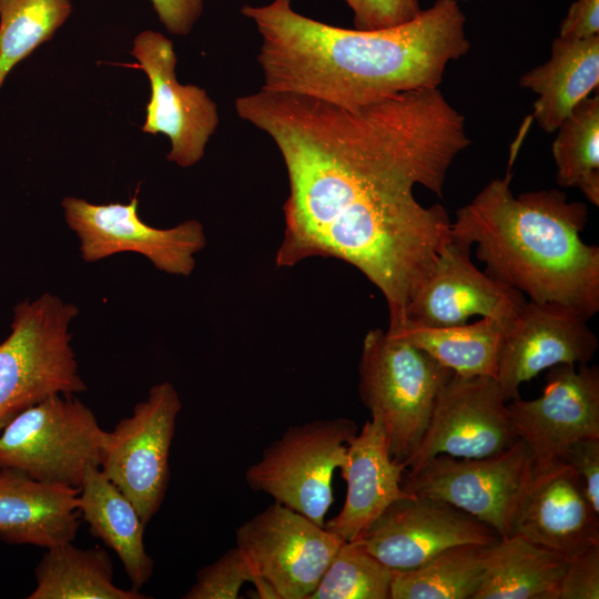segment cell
<instances>
[{
	"label": "cell",
	"mask_w": 599,
	"mask_h": 599,
	"mask_svg": "<svg viewBox=\"0 0 599 599\" xmlns=\"http://www.w3.org/2000/svg\"><path fill=\"white\" fill-rule=\"evenodd\" d=\"M235 111L274 141L286 167L282 268L374 252L403 222L415 185L443 196L470 143L464 116L438 88L355 110L261 89L237 98Z\"/></svg>",
	"instance_id": "cell-1"
},
{
	"label": "cell",
	"mask_w": 599,
	"mask_h": 599,
	"mask_svg": "<svg viewBox=\"0 0 599 599\" xmlns=\"http://www.w3.org/2000/svg\"><path fill=\"white\" fill-rule=\"evenodd\" d=\"M241 12L261 35L262 89L349 110L438 88L447 64L470 49L457 0H436L406 23L368 31L305 17L292 0L245 4Z\"/></svg>",
	"instance_id": "cell-2"
},
{
	"label": "cell",
	"mask_w": 599,
	"mask_h": 599,
	"mask_svg": "<svg viewBox=\"0 0 599 599\" xmlns=\"http://www.w3.org/2000/svg\"><path fill=\"white\" fill-rule=\"evenodd\" d=\"M511 175L489 182L451 221V241L471 247L485 273L534 302H556L588 321L599 311V247L580 233L582 202L558 190L515 196Z\"/></svg>",
	"instance_id": "cell-3"
},
{
	"label": "cell",
	"mask_w": 599,
	"mask_h": 599,
	"mask_svg": "<svg viewBox=\"0 0 599 599\" xmlns=\"http://www.w3.org/2000/svg\"><path fill=\"white\" fill-rule=\"evenodd\" d=\"M78 314L74 304L50 293L14 306L11 332L0 343V433L51 395L87 389L69 331Z\"/></svg>",
	"instance_id": "cell-4"
},
{
	"label": "cell",
	"mask_w": 599,
	"mask_h": 599,
	"mask_svg": "<svg viewBox=\"0 0 599 599\" xmlns=\"http://www.w3.org/2000/svg\"><path fill=\"white\" fill-rule=\"evenodd\" d=\"M451 374L426 352L387 331L375 328L365 335L358 393L370 418L382 424L395 460L406 463L418 447L437 394Z\"/></svg>",
	"instance_id": "cell-5"
},
{
	"label": "cell",
	"mask_w": 599,
	"mask_h": 599,
	"mask_svg": "<svg viewBox=\"0 0 599 599\" xmlns=\"http://www.w3.org/2000/svg\"><path fill=\"white\" fill-rule=\"evenodd\" d=\"M357 432V424L347 417L291 426L247 467L245 481L324 526L334 500L333 474L344 466L347 445Z\"/></svg>",
	"instance_id": "cell-6"
},
{
	"label": "cell",
	"mask_w": 599,
	"mask_h": 599,
	"mask_svg": "<svg viewBox=\"0 0 599 599\" xmlns=\"http://www.w3.org/2000/svg\"><path fill=\"white\" fill-rule=\"evenodd\" d=\"M103 434L94 413L75 395H51L1 430L0 469L79 488L87 469L100 467Z\"/></svg>",
	"instance_id": "cell-7"
},
{
	"label": "cell",
	"mask_w": 599,
	"mask_h": 599,
	"mask_svg": "<svg viewBox=\"0 0 599 599\" xmlns=\"http://www.w3.org/2000/svg\"><path fill=\"white\" fill-rule=\"evenodd\" d=\"M534 469L530 449L518 439L508 449L487 457L437 455L407 468L402 486L414 496L446 501L506 537L512 532Z\"/></svg>",
	"instance_id": "cell-8"
},
{
	"label": "cell",
	"mask_w": 599,
	"mask_h": 599,
	"mask_svg": "<svg viewBox=\"0 0 599 599\" xmlns=\"http://www.w3.org/2000/svg\"><path fill=\"white\" fill-rule=\"evenodd\" d=\"M182 403L175 387H151L130 417L103 434L100 469L130 499L146 526L165 497L169 456Z\"/></svg>",
	"instance_id": "cell-9"
},
{
	"label": "cell",
	"mask_w": 599,
	"mask_h": 599,
	"mask_svg": "<svg viewBox=\"0 0 599 599\" xmlns=\"http://www.w3.org/2000/svg\"><path fill=\"white\" fill-rule=\"evenodd\" d=\"M139 190L140 185L126 204H93L75 196L62 200L64 220L79 238L82 260L93 263L116 253L134 252L161 272L190 276L196 265L195 255L206 244L202 223L186 220L169 229L144 223L139 216Z\"/></svg>",
	"instance_id": "cell-10"
},
{
	"label": "cell",
	"mask_w": 599,
	"mask_h": 599,
	"mask_svg": "<svg viewBox=\"0 0 599 599\" xmlns=\"http://www.w3.org/2000/svg\"><path fill=\"white\" fill-rule=\"evenodd\" d=\"M236 547L280 599H308L344 542L336 534L274 501L235 531Z\"/></svg>",
	"instance_id": "cell-11"
},
{
	"label": "cell",
	"mask_w": 599,
	"mask_h": 599,
	"mask_svg": "<svg viewBox=\"0 0 599 599\" xmlns=\"http://www.w3.org/2000/svg\"><path fill=\"white\" fill-rule=\"evenodd\" d=\"M518 439L496 377L453 373L440 387L423 438L405 464L415 467L440 454L493 456Z\"/></svg>",
	"instance_id": "cell-12"
},
{
	"label": "cell",
	"mask_w": 599,
	"mask_h": 599,
	"mask_svg": "<svg viewBox=\"0 0 599 599\" xmlns=\"http://www.w3.org/2000/svg\"><path fill=\"white\" fill-rule=\"evenodd\" d=\"M131 54L149 78L151 97L142 131L163 133L171 141L166 159L181 167L196 164L220 122L217 106L206 91L181 84L175 74L176 55L171 40L146 30L136 35Z\"/></svg>",
	"instance_id": "cell-13"
},
{
	"label": "cell",
	"mask_w": 599,
	"mask_h": 599,
	"mask_svg": "<svg viewBox=\"0 0 599 599\" xmlns=\"http://www.w3.org/2000/svg\"><path fill=\"white\" fill-rule=\"evenodd\" d=\"M507 407L535 464L561 459L571 444L599 438V369L587 364L550 367L539 397H517Z\"/></svg>",
	"instance_id": "cell-14"
},
{
	"label": "cell",
	"mask_w": 599,
	"mask_h": 599,
	"mask_svg": "<svg viewBox=\"0 0 599 599\" xmlns=\"http://www.w3.org/2000/svg\"><path fill=\"white\" fill-rule=\"evenodd\" d=\"M498 539L494 529L457 507L413 496L388 506L355 540L394 571H408L453 546Z\"/></svg>",
	"instance_id": "cell-15"
},
{
	"label": "cell",
	"mask_w": 599,
	"mask_h": 599,
	"mask_svg": "<svg viewBox=\"0 0 599 599\" xmlns=\"http://www.w3.org/2000/svg\"><path fill=\"white\" fill-rule=\"evenodd\" d=\"M578 311L556 302L525 301L505 328L496 379L506 402L519 386L559 364H588L598 338Z\"/></svg>",
	"instance_id": "cell-16"
},
{
	"label": "cell",
	"mask_w": 599,
	"mask_h": 599,
	"mask_svg": "<svg viewBox=\"0 0 599 599\" xmlns=\"http://www.w3.org/2000/svg\"><path fill=\"white\" fill-rule=\"evenodd\" d=\"M525 301L519 291L479 271L470 261V247L450 241L412 295L404 322L449 327L479 315L506 328Z\"/></svg>",
	"instance_id": "cell-17"
},
{
	"label": "cell",
	"mask_w": 599,
	"mask_h": 599,
	"mask_svg": "<svg viewBox=\"0 0 599 599\" xmlns=\"http://www.w3.org/2000/svg\"><path fill=\"white\" fill-rule=\"evenodd\" d=\"M512 534H518L569 560L599 545V512L583 485L562 459L535 464L519 502Z\"/></svg>",
	"instance_id": "cell-18"
},
{
	"label": "cell",
	"mask_w": 599,
	"mask_h": 599,
	"mask_svg": "<svg viewBox=\"0 0 599 599\" xmlns=\"http://www.w3.org/2000/svg\"><path fill=\"white\" fill-rule=\"evenodd\" d=\"M406 469L392 457L382 424L367 420L349 440L341 468L347 486L343 507L324 527L344 541L357 539L388 506L414 496L402 486Z\"/></svg>",
	"instance_id": "cell-19"
},
{
	"label": "cell",
	"mask_w": 599,
	"mask_h": 599,
	"mask_svg": "<svg viewBox=\"0 0 599 599\" xmlns=\"http://www.w3.org/2000/svg\"><path fill=\"white\" fill-rule=\"evenodd\" d=\"M80 488L0 469V540L45 549L71 542L80 527Z\"/></svg>",
	"instance_id": "cell-20"
},
{
	"label": "cell",
	"mask_w": 599,
	"mask_h": 599,
	"mask_svg": "<svg viewBox=\"0 0 599 599\" xmlns=\"http://www.w3.org/2000/svg\"><path fill=\"white\" fill-rule=\"evenodd\" d=\"M520 85L537 94L532 118L539 128L555 132L572 109L599 84V35L558 37L547 62L521 75Z\"/></svg>",
	"instance_id": "cell-21"
},
{
	"label": "cell",
	"mask_w": 599,
	"mask_h": 599,
	"mask_svg": "<svg viewBox=\"0 0 599 599\" xmlns=\"http://www.w3.org/2000/svg\"><path fill=\"white\" fill-rule=\"evenodd\" d=\"M79 488L80 516L91 535L116 554L132 588L140 589L151 578L154 560L146 552L145 525L134 505L100 467H89Z\"/></svg>",
	"instance_id": "cell-22"
},
{
	"label": "cell",
	"mask_w": 599,
	"mask_h": 599,
	"mask_svg": "<svg viewBox=\"0 0 599 599\" xmlns=\"http://www.w3.org/2000/svg\"><path fill=\"white\" fill-rule=\"evenodd\" d=\"M568 560L521 535L489 547L483 583L473 599H559Z\"/></svg>",
	"instance_id": "cell-23"
},
{
	"label": "cell",
	"mask_w": 599,
	"mask_h": 599,
	"mask_svg": "<svg viewBox=\"0 0 599 599\" xmlns=\"http://www.w3.org/2000/svg\"><path fill=\"white\" fill-rule=\"evenodd\" d=\"M35 588L29 599H144L139 589L119 588L108 552L65 542L48 548L35 567Z\"/></svg>",
	"instance_id": "cell-24"
},
{
	"label": "cell",
	"mask_w": 599,
	"mask_h": 599,
	"mask_svg": "<svg viewBox=\"0 0 599 599\" xmlns=\"http://www.w3.org/2000/svg\"><path fill=\"white\" fill-rule=\"evenodd\" d=\"M387 332L426 352L456 375H497L505 328L494 318L481 317L473 324L449 327L403 322Z\"/></svg>",
	"instance_id": "cell-25"
},
{
	"label": "cell",
	"mask_w": 599,
	"mask_h": 599,
	"mask_svg": "<svg viewBox=\"0 0 599 599\" xmlns=\"http://www.w3.org/2000/svg\"><path fill=\"white\" fill-rule=\"evenodd\" d=\"M490 546L456 545L416 569L395 571L390 599H473L483 583Z\"/></svg>",
	"instance_id": "cell-26"
},
{
	"label": "cell",
	"mask_w": 599,
	"mask_h": 599,
	"mask_svg": "<svg viewBox=\"0 0 599 599\" xmlns=\"http://www.w3.org/2000/svg\"><path fill=\"white\" fill-rule=\"evenodd\" d=\"M552 155L560 186L578 187L599 204V94L580 101L560 123Z\"/></svg>",
	"instance_id": "cell-27"
},
{
	"label": "cell",
	"mask_w": 599,
	"mask_h": 599,
	"mask_svg": "<svg viewBox=\"0 0 599 599\" xmlns=\"http://www.w3.org/2000/svg\"><path fill=\"white\" fill-rule=\"evenodd\" d=\"M71 11L70 0H0V88L19 62L53 37Z\"/></svg>",
	"instance_id": "cell-28"
},
{
	"label": "cell",
	"mask_w": 599,
	"mask_h": 599,
	"mask_svg": "<svg viewBox=\"0 0 599 599\" xmlns=\"http://www.w3.org/2000/svg\"><path fill=\"white\" fill-rule=\"evenodd\" d=\"M394 575L359 541H344L308 599H390Z\"/></svg>",
	"instance_id": "cell-29"
},
{
	"label": "cell",
	"mask_w": 599,
	"mask_h": 599,
	"mask_svg": "<svg viewBox=\"0 0 599 599\" xmlns=\"http://www.w3.org/2000/svg\"><path fill=\"white\" fill-rule=\"evenodd\" d=\"M257 578L246 556L235 546L211 565L201 568L195 583L183 598L235 599L244 583L254 582Z\"/></svg>",
	"instance_id": "cell-30"
},
{
	"label": "cell",
	"mask_w": 599,
	"mask_h": 599,
	"mask_svg": "<svg viewBox=\"0 0 599 599\" xmlns=\"http://www.w3.org/2000/svg\"><path fill=\"white\" fill-rule=\"evenodd\" d=\"M353 11L357 30H379L415 19L420 12L419 0H344Z\"/></svg>",
	"instance_id": "cell-31"
},
{
	"label": "cell",
	"mask_w": 599,
	"mask_h": 599,
	"mask_svg": "<svg viewBox=\"0 0 599 599\" xmlns=\"http://www.w3.org/2000/svg\"><path fill=\"white\" fill-rule=\"evenodd\" d=\"M599 598V545H593L568 560L559 599Z\"/></svg>",
	"instance_id": "cell-32"
},
{
	"label": "cell",
	"mask_w": 599,
	"mask_h": 599,
	"mask_svg": "<svg viewBox=\"0 0 599 599\" xmlns=\"http://www.w3.org/2000/svg\"><path fill=\"white\" fill-rule=\"evenodd\" d=\"M580 478L593 509L599 512V438L571 444L562 458Z\"/></svg>",
	"instance_id": "cell-33"
},
{
	"label": "cell",
	"mask_w": 599,
	"mask_h": 599,
	"mask_svg": "<svg viewBox=\"0 0 599 599\" xmlns=\"http://www.w3.org/2000/svg\"><path fill=\"white\" fill-rule=\"evenodd\" d=\"M159 20L173 34H187L203 12V0H151Z\"/></svg>",
	"instance_id": "cell-34"
},
{
	"label": "cell",
	"mask_w": 599,
	"mask_h": 599,
	"mask_svg": "<svg viewBox=\"0 0 599 599\" xmlns=\"http://www.w3.org/2000/svg\"><path fill=\"white\" fill-rule=\"evenodd\" d=\"M599 35V0H577L560 24L559 37L585 39Z\"/></svg>",
	"instance_id": "cell-35"
}]
</instances>
